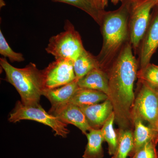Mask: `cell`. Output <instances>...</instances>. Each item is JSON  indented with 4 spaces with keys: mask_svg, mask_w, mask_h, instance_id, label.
Listing matches in <instances>:
<instances>
[{
    "mask_svg": "<svg viewBox=\"0 0 158 158\" xmlns=\"http://www.w3.org/2000/svg\"><path fill=\"white\" fill-rule=\"evenodd\" d=\"M153 128H154L158 132V121L157 122V123H156L155 126V127H154Z\"/></svg>",
    "mask_w": 158,
    "mask_h": 158,
    "instance_id": "4316f807",
    "label": "cell"
},
{
    "mask_svg": "<svg viewBox=\"0 0 158 158\" xmlns=\"http://www.w3.org/2000/svg\"><path fill=\"white\" fill-rule=\"evenodd\" d=\"M129 41L106 70L109 77V99L113 107L115 120L120 128L131 129L135 96L134 85L137 78L138 62Z\"/></svg>",
    "mask_w": 158,
    "mask_h": 158,
    "instance_id": "6da1fadb",
    "label": "cell"
},
{
    "mask_svg": "<svg viewBox=\"0 0 158 158\" xmlns=\"http://www.w3.org/2000/svg\"><path fill=\"white\" fill-rule=\"evenodd\" d=\"M138 81L144 82L158 91V65L149 63L140 69L137 73Z\"/></svg>",
    "mask_w": 158,
    "mask_h": 158,
    "instance_id": "44dd1931",
    "label": "cell"
},
{
    "mask_svg": "<svg viewBox=\"0 0 158 158\" xmlns=\"http://www.w3.org/2000/svg\"><path fill=\"white\" fill-rule=\"evenodd\" d=\"M158 142L152 141L145 144L131 158H158V152L156 147Z\"/></svg>",
    "mask_w": 158,
    "mask_h": 158,
    "instance_id": "603a6c76",
    "label": "cell"
},
{
    "mask_svg": "<svg viewBox=\"0 0 158 158\" xmlns=\"http://www.w3.org/2000/svg\"><path fill=\"white\" fill-rule=\"evenodd\" d=\"M73 62L69 59H55L41 70L44 89L59 88L75 80Z\"/></svg>",
    "mask_w": 158,
    "mask_h": 158,
    "instance_id": "ba28073f",
    "label": "cell"
},
{
    "mask_svg": "<svg viewBox=\"0 0 158 158\" xmlns=\"http://www.w3.org/2000/svg\"><path fill=\"white\" fill-rule=\"evenodd\" d=\"M80 108L90 127L94 129H101L113 112V104L109 99L102 103Z\"/></svg>",
    "mask_w": 158,
    "mask_h": 158,
    "instance_id": "8fae6325",
    "label": "cell"
},
{
    "mask_svg": "<svg viewBox=\"0 0 158 158\" xmlns=\"http://www.w3.org/2000/svg\"><path fill=\"white\" fill-rule=\"evenodd\" d=\"M108 0H101L102 5L103 9H105L106 6H107Z\"/></svg>",
    "mask_w": 158,
    "mask_h": 158,
    "instance_id": "cb8c5ba5",
    "label": "cell"
},
{
    "mask_svg": "<svg viewBox=\"0 0 158 158\" xmlns=\"http://www.w3.org/2000/svg\"><path fill=\"white\" fill-rule=\"evenodd\" d=\"M0 65L5 71L6 81L14 86L25 106H39L44 88L42 70L30 62L24 68L12 66L6 58L0 59Z\"/></svg>",
    "mask_w": 158,
    "mask_h": 158,
    "instance_id": "3957f363",
    "label": "cell"
},
{
    "mask_svg": "<svg viewBox=\"0 0 158 158\" xmlns=\"http://www.w3.org/2000/svg\"><path fill=\"white\" fill-rule=\"evenodd\" d=\"M135 158L133 157V158Z\"/></svg>",
    "mask_w": 158,
    "mask_h": 158,
    "instance_id": "f1b7e54d",
    "label": "cell"
},
{
    "mask_svg": "<svg viewBox=\"0 0 158 158\" xmlns=\"http://www.w3.org/2000/svg\"><path fill=\"white\" fill-rule=\"evenodd\" d=\"M76 79L67 85L53 89H44L43 95L50 102L51 108H56L68 103L74 94L79 88Z\"/></svg>",
    "mask_w": 158,
    "mask_h": 158,
    "instance_id": "4fadbf2b",
    "label": "cell"
},
{
    "mask_svg": "<svg viewBox=\"0 0 158 158\" xmlns=\"http://www.w3.org/2000/svg\"><path fill=\"white\" fill-rule=\"evenodd\" d=\"M76 79L80 80L94 69L99 67L96 56L85 50L73 62Z\"/></svg>",
    "mask_w": 158,
    "mask_h": 158,
    "instance_id": "e0dca14e",
    "label": "cell"
},
{
    "mask_svg": "<svg viewBox=\"0 0 158 158\" xmlns=\"http://www.w3.org/2000/svg\"><path fill=\"white\" fill-rule=\"evenodd\" d=\"M138 93L132 111V118L147 121L154 128L158 121V91L138 81Z\"/></svg>",
    "mask_w": 158,
    "mask_h": 158,
    "instance_id": "8992f818",
    "label": "cell"
},
{
    "mask_svg": "<svg viewBox=\"0 0 158 158\" xmlns=\"http://www.w3.org/2000/svg\"><path fill=\"white\" fill-rule=\"evenodd\" d=\"M108 99V95L101 91L79 87L68 103L81 107L96 104Z\"/></svg>",
    "mask_w": 158,
    "mask_h": 158,
    "instance_id": "9a60e30c",
    "label": "cell"
},
{
    "mask_svg": "<svg viewBox=\"0 0 158 158\" xmlns=\"http://www.w3.org/2000/svg\"><path fill=\"white\" fill-rule=\"evenodd\" d=\"M118 144L116 152L111 158H127L134 148L133 132L132 129L119 128L116 130Z\"/></svg>",
    "mask_w": 158,
    "mask_h": 158,
    "instance_id": "d6986e66",
    "label": "cell"
},
{
    "mask_svg": "<svg viewBox=\"0 0 158 158\" xmlns=\"http://www.w3.org/2000/svg\"><path fill=\"white\" fill-rule=\"evenodd\" d=\"M115 120V114L113 112L101 129L104 141L108 144V152L111 156H113L116 152L118 144L117 132L113 127Z\"/></svg>",
    "mask_w": 158,
    "mask_h": 158,
    "instance_id": "ffe728a7",
    "label": "cell"
},
{
    "mask_svg": "<svg viewBox=\"0 0 158 158\" xmlns=\"http://www.w3.org/2000/svg\"><path fill=\"white\" fill-rule=\"evenodd\" d=\"M123 1V0H111L112 2L113 3L114 5H116V4L119 2L120 1Z\"/></svg>",
    "mask_w": 158,
    "mask_h": 158,
    "instance_id": "484cf974",
    "label": "cell"
},
{
    "mask_svg": "<svg viewBox=\"0 0 158 158\" xmlns=\"http://www.w3.org/2000/svg\"><path fill=\"white\" fill-rule=\"evenodd\" d=\"M129 11L126 6L105 12L100 25L102 46L96 56L100 68L106 71L129 41Z\"/></svg>",
    "mask_w": 158,
    "mask_h": 158,
    "instance_id": "7a4b0ae2",
    "label": "cell"
},
{
    "mask_svg": "<svg viewBox=\"0 0 158 158\" xmlns=\"http://www.w3.org/2000/svg\"><path fill=\"white\" fill-rule=\"evenodd\" d=\"M155 3L156 5H158V0H152Z\"/></svg>",
    "mask_w": 158,
    "mask_h": 158,
    "instance_id": "83f0119b",
    "label": "cell"
},
{
    "mask_svg": "<svg viewBox=\"0 0 158 158\" xmlns=\"http://www.w3.org/2000/svg\"><path fill=\"white\" fill-rule=\"evenodd\" d=\"M80 88H88L103 92L109 97V77L106 71L100 67L94 69L78 81Z\"/></svg>",
    "mask_w": 158,
    "mask_h": 158,
    "instance_id": "5bb4252c",
    "label": "cell"
},
{
    "mask_svg": "<svg viewBox=\"0 0 158 158\" xmlns=\"http://www.w3.org/2000/svg\"><path fill=\"white\" fill-rule=\"evenodd\" d=\"M85 49L80 34L69 20L65 21L64 31L51 37L45 48L55 59H67L73 62Z\"/></svg>",
    "mask_w": 158,
    "mask_h": 158,
    "instance_id": "277c9868",
    "label": "cell"
},
{
    "mask_svg": "<svg viewBox=\"0 0 158 158\" xmlns=\"http://www.w3.org/2000/svg\"><path fill=\"white\" fill-rule=\"evenodd\" d=\"M48 113L59 118L65 124L73 125L86 135L92 129L85 114L79 107L67 103L56 108H51Z\"/></svg>",
    "mask_w": 158,
    "mask_h": 158,
    "instance_id": "9c48e42d",
    "label": "cell"
},
{
    "mask_svg": "<svg viewBox=\"0 0 158 158\" xmlns=\"http://www.w3.org/2000/svg\"><path fill=\"white\" fill-rule=\"evenodd\" d=\"M158 47V13L151 20L147 31L139 47L140 69L149 64L151 59Z\"/></svg>",
    "mask_w": 158,
    "mask_h": 158,
    "instance_id": "30bf717a",
    "label": "cell"
},
{
    "mask_svg": "<svg viewBox=\"0 0 158 158\" xmlns=\"http://www.w3.org/2000/svg\"><path fill=\"white\" fill-rule=\"evenodd\" d=\"M22 120H34L48 126L55 132V135L61 136L62 138H66L69 133L67 124L56 116L47 112L40 105L33 106H25L21 101L16 102L8 120L10 122L15 123Z\"/></svg>",
    "mask_w": 158,
    "mask_h": 158,
    "instance_id": "5b68a950",
    "label": "cell"
},
{
    "mask_svg": "<svg viewBox=\"0 0 158 158\" xmlns=\"http://www.w3.org/2000/svg\"><path fill=\"white\" fill-rule=\"evenodd\" d=\"M54 2L65 3L71 5L89 15L100 26L105 11L94 0H52Z\"/></svg>",
    "mask_w": 158,
    "mask_h": 158,
    "instance_id": "ac0fdd59",
    "label": "cell"
},
{
    "mask_svg": "<svg viewBox=\"0 0 158 158\" xmlns=\"http://www.w3.org/2000/svg\"><path fill=\"white\" fill-rule=\"evenodd\" d=\"M152 0H140L137 2L129 19V41L136 54L151 20V11L155 6Z\"/></svg>",
    "mask_w": 158,
    "mask_h": 158,
    "instance_id": "52a82bcc",
    "label": "cell"
},
{
    "mask_svg": "<svg viewBox=\"0 0 158 158\" xmlns=\"http://www.w3.org/2000/svg\"><path fill=\"white\" fill-rule=\"evenodd\" d=\"M94 1L97 3V5H98L100 8H101L102 9H104L103 8L101 0H94Z\"/></svg>",
    "mask_w": 158,
    "mask_h": 158,
    "instance_id": "d4e9b609",
    "label": "cell"
},
{
    "mask_svg": "<svg viewBox=\"0 0 158 158\" xmlns=\"http://www.w3.org/2000/svg\"><path fill=\"white\" fill-rule=\"evenodd\" d=\"M0 54L4 58H9L11 62H21L25 60L22 54L14 52L10 47L1 30L0 31Z\"/></svg>",
    "mask_w": 158,
    "mask_h": 158,
    "instance_id": "7402d4cb",
    "label": "cell"
},
{
    "mask_svg": "<svg viewBox=\"0 0 158 158\" xmlns=\"http://www.w3.org/2000/svg\"><path fill=\"white\" fill-rule=\"evenodd\" d=\"M133 123L135 128L133 132L134 146L129 156L130 158L148 142L152 141L158 142V132L154 128L144 125L143 120L138 117L133 119Z\"/></svg>",
    "mask_w": 158,
    "mask_h": 158,
    "instance_id": "7c38bea8",
    "label": "cell"
},
{
    "mask_svg": "<svg viewBox=\"0 0 158 158\" xmlns=\"http://www.w3.org/2000/svg\"><path fill=\"white\" fill-rule=\"evenodd\" d=\"M88 143L83 158H103L104 152L102 143L105 141L101 130L92 129L86 135Z\"/></svg>",
    "mask_w": 158,
    "mask_h": 158,
    "instance_id": "2e32d148",
    "label": "cell"
}]
</instances>
